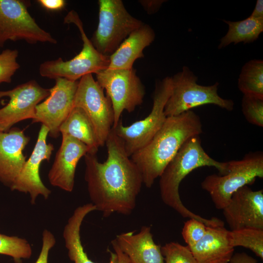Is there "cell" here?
<instances>
[{
	"mask_svg": "<svg viewBox=\"0 0 263 263\" xmlns=\"http://www.w3.org/2000/svg\"><path fill=\"white\" fill-rule=\"evenodd\" d=\"M203 167H214L220 175L228 171L227 162H219L209 156L202 146L200 136H194L184 143L159 176L161 199L184 218L196 219L207 226H223L224 222L217 218L207 219L192 212L180 199L179 188L182 181L192 171Z\"/></svg>",
	"mask_w": 263,
	"mask_h": 263,
	"instance_id": "3957f363",
	"label": "cell"
},
{
	"mask_svg": "<svg viewBox=\"0 0 263 263\" xmlns=\"http://www.w3.org/2000/svg\"><path fill=\"white\" fill-rule=\"evenodd\" d=\"M122 233L115 239L130 263H164L161 246L154 243L150 227L143 226L139 233Z\"/></svg>",
	"mask_w": 263,
	"mask_h": 263,
	"instance_id": "d6986e66",
	"label": "cell"
},
{
	"mask_svg": "<svg viewBox=\"0 0 263 263\" xmlns=\"http://www.w3.org/2000/svg\"><path fill=\"white\" fill-rule=\"evenodd\" d=\"M96 81L106 90L114 112V127L126 111L132 113L143 102L145 87L134 69L107 68L95 74Z\"/></svg>",
	"mask_w": 263,
	"mask_h": 263,
	"instance_id": "9c48e42d",
	"label": "cell"
},
{
	"mask_svg": "<svg viewBox=\"0 0 263 263\" xmlns=\"http://www.w3.org/2000/svg\"><path fill=\"white\" fill-rule=\"evenodd\" d=\"M164 263H198L189 247L171 242L161 247Z\"/></svg>",
	"mask_w": 263,
	"mask_h": 263,
	"instance_id": "83f0119b",
	"label": "cell"
},
{
	"mask_svg": "<svg viewBox=\"0 0 263 263\" xmlns=\"http://www.w3.org/2000/svg\"><path fill=\"white\" fill-rule=\"evenodd\" d=\"M105 144L108 155L105 162H100L96 154L84 156L85 180L91 203L105 217L114 212L128 215L136 207L143 184L142 175L113 128Z\"/></svg>",
	"mask_w": 263,
	"mask_h": 263,
	"instance_id": "6da1fadb",
	"label": "cell"
},
{
	"mask_svg": "<svg viewBox=\"0 0 263 263\" xmlns=\"http://www.w3.org/2000/svg\"><path fill=\"white\" fill-rule=\"evenodd\" d=\"M231 244L235 247L242 246L251 250L263 259V229L244 228L230 230Z\"/></svg>",
	"mask_w": 263,
	"mask_h": 263,
	"instance_id": "d4e9b609",
	"label": "cell"
},
{
	"mask_svg": "<svg viewBox=\"0 0 263 263\" xmlns=\"http://www.w3.org/2000/svg\"><path fill=\"white\" fill-rule=\"evenodd\" d=\"M48 133V128L41 125L30 157L26 161L21 171L10 188L12 190L29 193L32 204L35 203L38 196L47 199L51 194V190L42 183L39 173L42 162L49 161L54 150L52 144L47 143Z\"/></svg>",
	"mask_w": 263,
	"mask_h": 263,
	"instance_id": "5bb4252c",
	"label": "cell"
},
{
	"mask_svg": "<svg viewBox=\"0 0 263 263\" xmlns=\"http://www.w3.org/2000/svg\"><path fill=\"white\" fill-rule=\"evenodd\" d=\"M164 1H166L163 0H139V2L148 14H152L157 12Z\"/></svg>",
	"mask_w": 263,
	"mask_h": 263,
	"instance_id": "1f68e13d",
	"label": "cell"
},
{
	"mask_svg": "<svg viewBox=\"0 0 263 263\" xmlns=\"http://www.w3.org/2000/svg\"><path fill=\"white\" fill-rule=\"evenodd\" d=\"M98 3V24L90 40L99 53L110 56L144 23L128 12L121 0H99Z\"/></svg>",
	"mask_w": 263,
	"mask_h": 263,
	"instance_id": "52a82bcc",
	"label": "cell"
},
{
	"mask_svg": "<svg viewBox=\"0 0 263 263\" xmlns=\"http://www.w3.org/2000/svg\"><path fill=\"white\" fill-rule=\"evenodd\" d=\"M250 16L255 19H263V0H257L255 8Z\"/></svg>",
	"mask_w": 263,
	"mask_h": 263,
	"instance_id": "d590c367",
	"label": "cell"
},
{
	"mask_svg": "<svg viewBox=\"0 0 263 263\" xmlns=\"http://www.w3.org/2000/svg\"><path fill=\"white\" fill-rule=\"evenodd\" d=\"M227 162L228 171L226 174L209 175L201 184L219 209H223L226 206L238 189L253 184L257 178H263L262 151L250 152L241 160Z\"/></svg>",
	"mask_w": 263,
	"mask_h": 263,
	"instance_id": "5b68a950",
	"label": "cell"
},
{
	"mask_svg": "<svg viewBox=\"0 0 263 263\" xmlns=\"http://www.w3.org/2000/svg\"><path fill=\"white\" fill-rule=\"evenodd\" d=\"M231 229H263V190H253L248 185L238 189L222 209Z\"/></svg>",
	"mask_w": 263,
	"mask_h": 263,
	"instance_id": "9a60e30c",
	"label": "cell"
},
{
	"mask_svg": "<svg viewBox=\"0 0 263 263\" xmlns=\"http://www.w3.org/2000/svg\"><path fill=\"white\" fill-rule=\"evenodd\" d=\"M29 141L18 128L0 132V181L10 188L26 161L22 151Z\"/></svg>",
	"mask_w": 263,
	"mask_h": 263,
	"instance_id": "e0dca14e",
	"label": "cell"
},
{
	"mask_svg": "<svg viewBox=\"0 0 263 263\" xmlns=\"http://www.w3.org/2000/svg\"><path fill=\"white\" fill-rule=\"evenodd\" d=\"M189 248L198 263H228L234 251L230 230L224 226H207L203 238Z\"/></svg>",
	"mask_w": 263,
	"mask_h": 263,
	"instance_id": "ac0fdd59",
	"label": "cell"
},
{
	"mask_svg": "<svg viewBox=\"0 0 263 263\" xmlns=\"http://www.w3.org/2000/svg\"><path fill=\"white\" fill-rule=\"evenodd\" d=\"M60 133L69 135L85 144L88 153L96 154L100 147L94 126L86 113L74 107L59 129Z\"/></svg>",
	"mask_w": 263,
	"mask_h": 263,
	"instance_id": "7402d4cb",
	"label": "cell"
},
{
	"mask_svg": "<svg viewBox=\"0 0 263 263\" xmlns=\"http://www.w3.org/2000/svg\"><path fill=\"white\" fill-rule=\"evenodd\" d=\"M94 210H96V208L91 203L78 207L64 226L63 237L68 257L74 263H95L89 259L85 252L80 234L84 219L89 213ZM108 250L111 255L109 263H118V257L116 253Z\"/></svg>",
	"mask_w": 263,
	"mask_h": 263,
	"instance_id": "44dd1931",
	"label": "cell"
},
{
	"mask_svg": "<svg viewBox=\"0 0 263 263\" xmlns=\"http://www.w3.org/2000/svg\"><path fill=\"white\" fill-rule=\"evenodd\" d=\"M111 244L114 250V252H115L117 255L118 263H130L128 257L120 250L115 239L111 241Z\"/></svg>",
	"mask_w": 263,
	"mask_h": 263,
	"instance_id": "e575fe53",
	"label": "cell"
},
{
	"mask_svg": "<svg viewBox=\"0 0 263 263\" xmlns=\"http://www.w3.org/2000/svg\"><path fill=\"white\" fill-rule=\"evenodd\" d=\"M61 146L58 150L48 177L50 183L61 189L72 192L77 163L89 152L88 147L78 140L62 134Z\"/></svg>",
	"mask_w": 263,
	"mask_h": 263,
	"instance_id": "2e32d148",
	"label": "cell"
},
{
	"mask_svg": "<svg viewBox=\"0 0 263 263\" xmlns=\"http://www.w3.org/2000/svg\"><path fill=\"white\" fill-rule=\"evenodd\" d=\"M241 106L244 116L249 123L263 127V98L244 94Z\"/></svg>",
	"mask_w": 263,
	"mask_h": 263,
	"instance_id": "4316f807",
	"label": "cell"
},
{
	"mask_svg": "<svg viewBox=\"0 0 263 263\" xmlns=\"http://www.w3.org/2000/svg\"><path fill=\"white\" fill-rule=\"evenodd\" d=\"M171 79V92L164 108L167 117L206 104L215 105L228 111L234 109L232 99L223 98L218 94V82L209 86L198 84V77L188 66H184Z\"/></svg>",
	"mask_w": 263,
	"mask_h": 263,
	"instance_id": "277c9868",
	"label": "cell"
},
{
	"mask_svg": "<svg viewBox=\"0 0 263 263\" xmlns=\"http://www.w3.org/2000/svg\"><path fill=\"white\" fill-rule=\"evenodd\" d=\"M65 23H74L78 28L83 41L81 51L72 59L64 61L61 57L48 60L40 65L41 76L51 79L63 78L77 81L87 74H96L108 68L110 56L99 53L94 47L84 30L82 22L77 13L70 11L64 18Z\"/></svg>",
	"mask_w": 263,
	"mask_h": 263,
	"instance_id": "8992f818",
	"label": "cell"
},
{
	"mask_svg": "<svg viewBox=\"0 0 263 263\" xmlns=\"http://www.w3.org/2000/svg\"><path fill=\"white\" fill-rule=\"evenodd\" d=\"M155 34L146 24L132 32L110 56L109 69H131L134 61L144 57L143 50L154 41Z\"/></svg>",
	"mask_w": 263,
	"mask_h": 263,
	"instance_id": "ffe728a7",
	"label": "cell"
},
{
	"mask_svg": "<svg viewBox=\"0 0 263 263\" xmlns=\"http://www.w3.org/2000/svg\"><path fill=\"white\" fill-rule=\"evenodd\" d=\"M55 84L50 89V94L36 107L32 122H40L49 131L53 138L58 136L60 127L74 107L75 94L78 81L63 78L55 79Z\"/></svg>",
	"mask_w": 263,
	"mask_h": 263,
	"instance_id": "7c38bea8",
	"label": "cell"
},
{
	"mask_svg": "<svg viewBox=\"0 0 263 263\" xmlns=\"http://www.w3.org/2000/svg\"><path fill=\"white\" fill-rule=\"evenodd\" d=\"M32 253L31 245L26 239L0 233V254L12 257L15 263H21L22 259L30 258Z\"/></svg>",
	"mask_w": 263,
	"mask_h": 263,
	"instance_id": "484cf974",
	"label": "cell"
},
{
	"mask_svg": "<svg viewBox=\"0 0 263 263\" xmlns=\"http://www.w3.org/2000/svg\"><path fill=\"white\" fill-rule=\"evenodd\" d=\"M17 50L7 49L0 54V83H10L12 76L19 68L17 61Z\"/></svg>",
	"mask_w": 263,
	"mask_h": 263,
	"instance_id": "f1b7e54d",
	"label": "cell"
},
{
	"mask_svg": "<svg viewBox=\"0 0 263 263\" xmlns=\"http://www.w3.org/2000/svg\"><path fill=\"white\" fill-rule=\"evenodd\" d=\"M50 89L40 86L35 80L19 85L12 90L0 91V99L9 98L0 109V132H7L15 124L35 117V109L50 94Z\"/></svg>",
	"mask_w": 263,
	"mask_h": 263,
	"instance_id": "4fadbf2b",
	"label": "cell"
},
{
	"mask_svg": "<svg viewBox=\"0 0 263 263\" xmlns=\"http://www.w3.org/2000/svg\"><path fill=\"white\" fill-rule=\"evenodd\" d=\"M29 3L20 0H0V46L9 40H24L31 44L56 43L30 15L27 10Z\"/></svg>",
	"mask_w": 263,
	"mask_h": 263,
	"instance_id": "30bf717a",
	"label": "cell"
},
{
	"mask_svg": "<svg viewBox=\"0 0 263 263\" xmlns=\"http://www.w3.org/2000/svg\"><path fill=\"white\" fill-rule=\"evenodd\" d=\"M207 231V225L203 222L191 218L186 221L182 230L183 238L188 247L199 242Z\"/></svg>",
	"mask_w": 263,
	"mask_h": 263,
	"instance_id": "f546056e",
	"label": "cell"
},
{
	"mask_svg": "<svg viewBox=\"0 0 263 263\" xmlns=\"http://www.w3.org/2000/svg\"><path fill=\"white\" fill-rule=\"evenodd\" d=\"M38 2L42 7L50 11L60 10L64 8L66 3L63 0H39Z\"/></svg>",
	"mask_w": 263,
	"mask_h": 263,
	"instance_id": "d6a6232c",
	"label": "cell"
},
{
	"mask_svg": "<svg viewBox=\"0 0 263 263\" xmlns=\"http://www.w3.org/2000/svg\"><path fill=\"white\" fill-rule=\"evenodd\" d=\"M230 263H258L257 260L245 252L233 254Z\"/></svg>",
	"mask_w": 263,
	"mask_h": 263,
	"instance_id": "836d02e7",
	"label": "cell"
},
{
	"mask_svg": "<svg viewBox=\"0 0 263 263\" xmlns=\"http://www.w3.org/2000/svg\"><path fill=\"white\" fill-rule=\"evenodd\" d=\"M171 76H166L155 83L153 105L149 114L142 120L130 126L123 125L121 119L113 128L123 141L129 157L146 146L164 123L167 117L164 113L166 103L171 92Z\"/></svg>",
	"mask_w": 263,
	"mask_h": 263,
	"instance_id": "ba28073f",
	"label": "cell"
},
{
	"mask_svg": "<svg viewBox=\"0 0 263 263\" xmlns=\"http://www.w3.org/2000/svg\"><path fill=\"white\" fill-rule=\"evenodd\" d=\"M202 132L200 118L191 110L167 117L152 139L130 157L145 186L151 188L184 143Z\"/></svg>",
	"mask_w": 263,
	"mask_h": 263,
	"instance_id": "7a4b0ae2",
	"label": "cell"
},
{
	"mask_svg": "<svg viewBox=\"0 0 263 263\" xmlns=\"http://www.w3.org/2000/svg\"><path fill=\"white\" fill-rule=\"evenodd\" d=\"M238 87L244 94L263 98V61L252 59L242 67Z\"/></svg>",
	"mask_w": 263,
	"mask_h": 263,
	"instance_id": "cb8c5ba5",
	"label": "cell"
},
{
	"mask_svg": "<svg viewBox=\"0 0 263 263\" xmlns=\"http://www.w3.org/2000/svg\"><path fill=\"white\" fill-rule=\"evenodd\" d=\"M74 107L81 108L92 122L100 147L105 144L114 124L111 101L92 74L80 78L75 94Z\"/></svg>",
	"mask_w": 263,
	"mask_h": 263,
	"instance_id": "8fae6325",
	"label": "cell"
},
{
	"mask_svg": "<svg viewBox=\"0 0 263 263\" xmlns=\"http://www.w3.org/2000/svg\"><path fill=\"white\" fill-rule=\"evenodd\" d=\"M228 26L227 33L220 39L218 49H223L231 43L234 45L247 43L257 40L263 32V19H255L250 16L236 21L223 20Z\"/></svg>",
	"mask_w": 263,
	"mask_h": 263,
	"instance_id": "603a6c76",
	"label": "cell"
},
{
	"mask_svg": "<svg viewBox=\"0 0 263 263\" xmlns=\"http://www.w3.org/2000/svg\"><path fill=\"white\" fill-rule=\"evenodd\" d=\"M54 235L48 230L42 233V244L41 251L35 263H48V256L51 248L56 244Z\"/></svg>",
	"mask_w": 263,
	"mask_h": 263,
	"instance_id": "4dcf8cb0",
	"label": "cell"
}]
</instances>
